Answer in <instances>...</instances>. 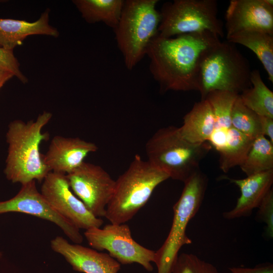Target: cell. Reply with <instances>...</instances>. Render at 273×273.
I'll list each match as a JSON object with an SVG mask.
<instances>
[{
  "label": "cell",
  "instance_id": "6da1fadb",
  "mask_svg": "<svg viewBox=\"0 0 273 273\" xmlns=\"http://www.w3.org/2000/svg\"><path fill=\"white\" fill-rule=\"evenodd\" d=\"M221 40L209 32L164 37L158 33L150 42L146 55L150 71L160 91H198L201 60L207 51Z\"/></svg>",
  "mask_w": 273,
  "mask_h": 273
},
{
  "label": "cell",
  "instance_id": "7a4b0ae2",
  "mask_svg": "<svg viewBox=\"0 0 273 273\" xmlns=\"http://www.w3.org/2000/svg\"><path fill=\"white\" fill-rule=\"evenodd\" d=\"M52 114L43 111L35 120L25 122L17 119L11 121L6 133L8 154L4 173L13 183L21 185L33 180L41 182L50 172L43 160L39 146L49 138L43 127L51 120Z\"/></svg>",
  "mask_w": 273,
  "mask_h": 273
},
{
  "label": "cell",
  "instance_id": "3957f363",
  "mask_svg": "<svg viewBox=\"0 0 273 273\" xmlns=\"http://www.w3.org/2000/svg\"><path fill=\"white\" fill-rule=\"evenodd\" d=\"M169 178L166 172L135 155L127 169L115 180L105 217L111 223L128 221L145 205L155 188Z\"/></svg>",
  "mask_w": 273,
  "mask_h": 273
},
{
  "label": "cell",
  "instance_id": "277c9868",
  "mask_svg": "<svg viewBox=\"0 0 273 273\" xmlns=\"http://www.w3.org/2000/svg\"><path fill=\"white\" fill-rule=\"evenodd\" d=\"M212 148L208 142L192 144L180 135L178 127L158 129L147 141V160L173 179L186 181L200 169L201 161Z\"/></svg>",
  "mask_w": 273,
  "mask_h": 273
},
{
  "label": "cell",
  "instance_id": "5b68a950",
  "mask_svg": "<svg viewBox=\"0 0 273 273\" xmlns=\"http://www.w3.org/2000/svg\"><path fill=\"white\" fill-rule=\"evenodd\" d=\"M251 69L248 60L228 41H220L208 49L201 62L198 92L201 100L213 90L239 95L251 86Z\"/></svg>",
  "mask_w": 273,
  "mask_h": 273
},
{
  "label": "cell",
  "instance_id": "8992f818",
  "mask_svg": "<svg viewBox=\"0 0 273 273\" xmlns=\"http://www.w3.org/2000/svg\"><path fill=\"white\" fill-rule=\"evenodd\" d=\"M158 0H126L114 29L124 64L132 70L146 55L148 46L158 33L160 14Z\"/></svg>",
  "mask_w": 273,
  "mask_h": 273
},
{
  "label": "cell",
  "instance_id": "52a82bcc",
  "mask_svg": "<svg viewBox=\"0 0 273 273\" xmlns=\"http://www.w3.org/2000/svg\"><path fill=\"white\" fill-rule=\"evenodd\" d=\"M206 175L200 169L184 183L181 195L173 205V217L169 233L161 247L155 251L157 273H171L180 249L192 241L186 234L187 225L202 203L208 185Z\"/></svg>",
  "mask_w": 273,
  "mask_h": 273
},
{
  "label": "cell",
  "instance_id": "ba28073f",
  "mask_svg": "<svg viewBox=\"0 0 273 273\" xmlns=\"http://www.w3.org/2000/svg\"><path fill=\"white\" fill-rule=\"evenodd\" d=\"M216 0H174L161 8L158 34L172 37L192 33L210 32L224 35L223 24L218 18Z\"/></svg>",
  "mask_w": 273,
  "mask_h": 273
},
{
  "label": "cell",
  "instance_id": "9c48e42d",
  "mask_svg": "<svg viewBox=\"0 0 273 273\" xmlns=\"http://www.w3.org/2000/svg\"><path fill=\"white\" fill-rule=\"evenodd\" d=\"M84 235L94 249L106 250L120 264L136 263L151 271L155 251L145 248L132 237L129 226L125 223L106 224L103 228L93 227L85 231Z\"/></svg>",
  "mask_w": 273,
  "mask_h": 273
},
{
  "label": "cell",
  "instance_id": "30bf717a",
  "mask_svg": "<svg viewBox=\"0 0 273 273\" xmlns=\"http://www.w3.org/2000/svg\"><path fill=\"white\" fill-rule=\"evenodd\" d=\"M75 195L96 217H105L115 189V180L101 166L84 162L66 175Z\"/></svg>",
  "mask_w": 273,
  "mask_h": 273
},
{
  "label": "cell",
  "instance_id": "8fae6325",
  "mask_svg": "<svg viewBox=\"0 0 273 273\" xmlns=\"http://www.w3.org/2000/svg\"><path fill=\"white\" fill-rule=\"evenodd\" d=\"M40 193L58 213L79 230L103 224V220L94 215L73 193L65 174L49 172L42 181Z\"/></svg>",
  "mask_w": 273,
  "mask_h": 273
},
{
  "label": "cell",
  "instance_id": "7c38bea8",
  "mask_svg": "<svg viewBox=\"0 0 273 273\" xmlns=\"http://www.w3.org/2000/svg\"><path fill=\"white\" fill-rule=\"evenodd\" d=\"M21 212L49 220L59 227L75 244H81L83 237L79 229L58 213L48 203L33 180L22 185L13 198L0 201V214L8 212Z\"/></svg>",
  "mask_w": 273,
  "mask_h": 273
},
{
  "label": "cell",
  "instance_id": "4fadbf2b",
  "mask_svg": "<svg viewBox=\"0 0 273 273\" xmlns=\"http://www.w3.org/2000/svg\"><path fill=\"white\" fill-rule=\"evenodd\" d=\"M226 38L243 31L273 34L272 0H231L225 14Z\"/></svg>",
  "mask_w": 273,
  "mask_h": 273
},
{
  "label": "cell",
  "instance_id": "5bb4252c",
  "mask_svg": "<svg viewBox=\"0 0 273 273\" xmlns=\"http://www.w3.org/2000/svg\"><path fill=\"white\" fill-rule=\"evenodd\" d=\"M52 250L64 257L74 270L83 273H117L120 264L109 254L71 244L57 236L51 241Z\"/></svg>",
  "mask_w": 273,
  "mask_h": 273
},
{
  "label": "cell",
  "instance_id": "9a60e30c",
  "mask_svg": "<svg viewBox=\"0 0 273 273\" xmlns=\"http://www.w3.org/2000/svg\"><path fill=\"white\" fill-rule=\"evenodd\" d=\"M98 149L94 143L79 138L55 136L43 160L50 172L67 174L80 166L85 157Z\"/></svg>",
  "mask_w": 273,
  "mask_h": 273
},
{
  "label": "cell",
  "instance_id": "2e32d148",
  "mask_svg": "<svg viewBox=\"0 0 273 273\" xmlns=\"http://www.w3.org/2000/svg\"><path fill=\"white\" fill-rule=\"evenodd\" d=\"M230 183L237 186L241 192L235 207L223 213L227 219H233L251 214L258 208L268 192L272 188L273 169L247 176L243 179L224 177Z\"/></svg>",
  "mask_w": 273,
  "mask_h": 273
},
{
  "label": "cell",
  "instance_id": "e0dca14e",
  "mask_svg": "<svg viewBox=\"0 0 273 273\" xmlns=\"http://www.w3.org/2000/svg\"><path fill=\"white\" fill-rule=\"evenodd\" d=\"M50 10L46 9L34 22L23 20L0 18V46L14 50L22 44L28 36L44 35L58 37V29L49 24Z\"/></svg>",
  "mask_w": 273,
  "mask_h": 273
},
{
  "label": "cell",
  "instance_id": "ac0fdd59",
  "mask_svg": "<svg viewBox=\"0 0 273 273\" xmlns=\"http://www.w3.org/2000/svg\"><path fill=\"white\" fill-rule=\"evenodd\" d=\"M178 127L181 136L188 142L199 144L207 142L214 129L215 120L211 107L206 99L195 103L184 117Z\"/></svg>",
  "mask_w": 273,
  "mask_h": 273
},
{
  "label": "cell",
  "instance_id": "d6986e66",
  "mask_svg": "<svg viewBox=\"0 0 273 273\" xmlns=\"http://www.w3.org/2000/svg\"><path fill=\"white\" fill-rule=\"evenodd\" d=\"M226 41L251 50L261 63L269 81L273 83V34L258 30H247L231 35L226 38Z\"/></svg>",
  "mask_w": 273,
  "mask_h": 273
},
{
  "label": "cell",
  "instance_id": "ffe728a7",
  "mask_svg": "<svg viewBox=\"0 0 273 273\" xmlns=\"http://www.w3.org/2000/svg\"><path fill=\"white\" fill-rule=\"evenodd\" d=\"M123 0H73L83 19L88 23L103 22L115 29L124 6Z\"/></svg>",
  "mask_w": 273,
  "mask_h": 273
},
{
  "label": "cell",
  "instance_id": "44dd1931",
  "mask_svg": "<svg viewBox=\"0 0 273 273\" xmlns=\"http://www.w3.org/2000/svg\"><path fill=\"white\" fill-rule=\"evenodd\" d=\"M251 86L239 95L242 103L260 116L273 118V92L262 79L260 72L251 73Z\"/></svg>",
  "mask_w": 273,
  "mask_h": 273
},
{
  "label": "cell",
  "instance_id": "7402d4cb",
  "mask_svg": "<svg viewBox=\"0 0 273 273\" xmlns=\"http://www.w3.org/2000/svg\"><path fill=\"white\" fill-rule=\"evenodd\" d=\"M254 139L231 127L225 147L219 151V166L224 173L231 168L241 166L244 162Z\"/></svg>",
  "mask_w": 273,
  "mask_h": 273
},
{
  "label": "cell",
  "instance_id": "603a6c76",
  "mask_svg": "<svg viewBox=\"0 0 273 273\" xmlns=\"http://www.w3.org/2000/svg\"><path fill=\"white\" fill-rule=\"evenodd\" d=\"M240 167L247 176L273 169V144L263 135L256 138Z\"/></svg>",
  "mask_w": 273,
  "mask_h": 273
},
{
  "label": "cell",
  "instance_id": "cb8c5ba5",
  "mask_svg": "<svg viewBox=\"0 0 273 273\" xmlns=\"http://www.w3.org/2000/svg\"><path fill=\"white\" fill-rule=\"evenodd\" d=\"M239 95L234 93L213 90L209 92L205 99L209 102L214 117V129H229L232 127L231 113Z\"/></svg>",
  "mask_w": 273,
  "mask_h": 273
},
{
  "label": "cell",
  "instance_id": "d4e9b609",
  "mask_svg": "<svg viewBox=\"0 0 273 273\" xmlns=\"http://www.w3.org/2000/svg\"><path fill=\"white\" fill-rule=\"evenodd\" d=\"M231 124L232 127L252 139L262 135L259 115L246 107L239 96L232 109Z\"/></svg>",
  "mask_w": 273,
  "mask_h": 273
},
{
  "label": "cell",
  "instance_id": "484cf974",
  "mask_svg": "<svg viewBox=\"0 0 273 273\" xmlns=\"http://www.w3.org/2000/svg\"><path fill=\"white\" fill-rule=\"evenodd\" d=\"M171 273H219L211 263L197 255L187 253L178 254L172 266Z\"/></svg>",
  "mask_w": 273,
  "mask_h": 273
},
{
  "label": "cell",
  "instance_id": "4316f807",
  "mask_svg": "<svg viewBox=\"0 0 273 273\" xmlns=\"http://www.w3.org/2000/svg\"><path fill=\"white\" fill-rule=\"evenodd\" d=\"M257 218L265 223V234L273 237V190L271 188L258 206Z\"/></svg>",
  "mask_w": 273,
  "mask_h": 273
},
{
  "label": "cell",
  "instance_id": "83f0119b",
  "mask_svg": "<svg viewBox=\"0 0 273 273\" xmlns=\"http://www.w3.org/2000/svg\"><path fill=\"white\" fill-rule=\"evenodd\" d=\"M0 67L11 72L22 83H27L28 78L21 71L20 63L13 50L0 46Z\"/></svg>",
  "mask_w": 273,
  "mask_h": 273
},
{
  "label": "cell",
  "instance_id": "f1b7e54d",
  "mask_svg": "<svg viewBox=\"0 0 273 273\" xmlns=\"http://www.w3.org/2000/svg\"><path fill=\"white\" fill-rule=\"evenodd\" d=\"M228 129L224 128L214 129L210 135L208 142L212 148H214L218 152L225 146L228 137Z\"/></svg>",
  "mask_w": 273,
  "mask_h": 273
},
{
  "label": "cell",
  "instance_id": "f546056e",
  "mask_svg": "<svg viewBox=\"0 0 273 273\" xmlns=\"http://www.w3.org/2000/svg\"><path fill=\"white\" fill-rule=\"evenodd\" d=\"M231 273H273V265L264 263L253 267L234 266L229 268Z\"/></svg>",
  "mask_w": 273,
  "mask_h": 273
},
{
  "label": "cell",
  "instance_id": "4dcf8cb0",
  "mask_svg": "<svg viewBox=\"0 0 273 273\" xmlns=\"http://www.w3.org/2000/svg\"><path fill=\"white\" fill-rule=\"evenodd\" d=\"M259 118L262 134L267 136L273 144V118L260 115Z\"/></svg>",
  "mask_w": 273,
  "mask_h": 273
},
{
  "label": "cell",
  "instance_id": "1f68e13d",
  "mask_svg": "<svg viewBox=\"0 0 273 273\" xmlns=\"http://www.w3.org/2000/svg\"><path fill=\"white\" fill-rule=\"evenodd\" d=\"M2 256H3V253H2V252L0 251V259L2 258Z\"/></svg>",
  "mask_w": 273,
  "mask_h": 273
}]
</instances>
